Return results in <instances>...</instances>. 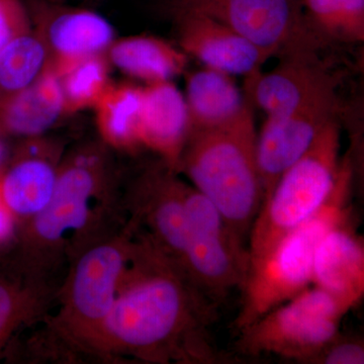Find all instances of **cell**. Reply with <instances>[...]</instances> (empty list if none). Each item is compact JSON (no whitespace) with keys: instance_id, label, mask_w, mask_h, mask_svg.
Segmentation results:
<instances>
[{"instance_id":"2","label":"cell","mask_w":364,"mask_h":364,"mask_svg":"<svg viewBox=\"0 0 364 364\" xmlns=\"http://www.w3.org/2000/svg\"><path fill=\"white\" fill-rule=\"evenodd\" d=\"M111 150L100 140L65 151L51 200L18 225L11 259L18 269L54 282L64 264L123 226V196Z\"/></svg>"},{"instance_id":"13","label":"cell","mask_w":364,"mask_h":364,"mask_svg":"<svg viewBox=\"0 0 364 364\" xmlns=\"http://www.w3.org/2000/svg\"><path fill=\"white\" fill-rule=\"evenodd\" d=\"M64 153L63 145L49 136L23 139L0 179V202L14 222L28 221L51 200Z\"/></svg>"},{"instance_id":"20","label":"cell","mask_w":364,"mask_h":364,"mask_svg":"<svg viewBox=\"0 0 364 364\" xmlns=\"http://www.w3.org/2000/svg\"><path fill=\"white\" fill-rule=\"evenodd\" d=\"M64 116L59 78L46 70L33 85L0 97V138L45 135Z\"/></svg>"},{"instance_id":"10","label":"cell","mask_w":364,"mask_h":364,"mask_svg":"<svg viewBox=\"0 0 364 364\" xmlns=\"http://www.w3.org/2000/svg\"><path fill=\"white\" fill-rule=\"evenodd\" d=\"M178 174L159 159L132 182L123 195V207L136 231L182 269L188 184Z\"/></svg>"},{"instance_id":"23","label":"cell","mask_w":364,"mask_h":364,"mask_svg":"<svg viewBox=\"0 0 364 364\" xmlns=\"http://www.w3.org/2000/svg\"><path fill=\"white\" fill-rule=\"evenodd\" d=\"M48 53L39 33L31 30L0 50V97L33 85L47 70Z\"/></svg>"},{"instance_id":"25","label":"cell","mask_w":364,"mask_h":364,"mask_svg":"<svg viewBox=\"0 0 364 364\" xmlns=\"http://www.w3.org/2000/svg\"><path fill=\"white\" fill-rule=\"evenodd\" d=\"M315 32L346 43L364 41V0H299Z\"/></svg>"},{"instance_id":"7","label":"cell","mask_w":364,"mask_h":364,"mask_svg":"<svg viewBox=\"0 0 364 364\" xmlns=\"http://www.w3.org/2000/svg\"><path fill=\"white\" fill-rule=\"evenodd\" d=\"M346 306L320 287H309L238 332L240 355L274 354L309 363L340 332Z\"/></svg>"},{"instance_id":"21","label":"cell","mask_w":364,"mask_h":364,"mask_svg":"<svg viewBox=\"0 0 364 364\" xmlns=\"http://www.w3.org/2000/svg\"><path fill=\"white\" fill-rule=\"evenodd\" d=\"M105 54L112 66L146 85L172 81L186 72L188 63L178 46L154 36L116 39Z\"/></svg>"},{"instance_id":"29","label":"cell","mask_w":364,"mask_h":364,"mask_svg":"<svg viewBox=\"0 0 364 364\" xmlns=\"http://www.w3.org/2000/svg\"><path fill=\"white\" fill-rule=\"evenodd\" d=\"M2 156V146L1 144H0V158Z\"/></svg>"},{"instance_id":"24","label":"cell","mask_w":364,"mask_h":364,"mask_svg":"<svg viewBox=\"0 0 364 364\" xmlns=\"http://www.w3.org/2000/svg\"><path fill=\"white\" fill-rule=\"evenodd\" d=\"M111 66L105 53L78 62L60 76L64 116L93 109L112 83Z\"/></svg>"},{"instance_id":"12","label":"cell","mask_w":364,"mask_h":364,"mask_svg":"<svg viewBox=\"0 0 364 364\" xmlns=\"http://www.w3.org/2000/svg\"><path fill=\"white\" fill-rule=\"evenodd\" d=\"M336 92L332 88L296 111L267 117L256 145L263 202L282 174L305 154L325 127L336 119Z\"/></svg>"},{"instance_id":"14","label":"cell","mask_w":364,"mask_h":364,"mask_svg":"<svg viewBox=\"0 0 364 364\" xmlns=\"http://www.w3.org/2000/svg\"><path fill=\"white\" fill-rule=\"evenodd\" d=\"M178 47L203 67L231 76L252 75L269 59L259 48L220 21L193 11H173Z\"/></svg>"},{"instance_id":"15","label":"cell","mask_w":364,"mask_h":364,"mask_svg":"<svg viewBox=\"0 0 364 364\" xmlns=\"http://www.w3.org/2000/svg\"><path fill=\"white\" fill-rule=\"evenodd\" d=\"M245 78L249 97L267 117L296 111L336 87L332 76L314 58V53L284 57L273 70H260Z\"/></svg>"},{"instance_id":"26","label":"cell","mask_w":364,"mask_h":364,"mask_svg":"<svg viewBox=\"0 0 364 364\" xmlns=\"http://www.w3.org/2000/svg\"><path fill=\"white\" fill-rule=\"evenodd\" d=\"M364 342L359 336L338 333L308 364H363Z\"/></svg>"},{"instance_id":"16","label":"cell","mask_w":364,"mask_h":364,"mask_svg":"<svg viewBox=\"0 0 364 364\" xmlns=\"http://www.w3.org/2000/svg\"><path fill=\"white\" fill-rule=\"evenodd\" d=\"M353 210L322 237L313 263V286L349 311L364 296V240L356 231Z\"/></svg>"},{"instance_id":"19","label":"cell","mask_w":364,"mask_h":364,"mask_svg":"<svg viewBox=\"0 0 364 364\" xmlns=\"http://www.w3.org/2000/svg\"><path fill=\"white\" fill-rule=\"evenodd\" d=\"M57 289L54 282L30 277L11 260L0 267V358L21 329L44 318Z\"/></svg>"},{"instance_id":"3","label":"cell","mask_w":364,"mask_h":364,"mask_svg":"<svg viewBox=\"0 0 364 364\" xmlns=\"http://www.w3.org/2000/svg\"><path fill=\"white\" fill-rule=\"evenodd\" d=\"M135 228L130 222L79 254L57 289L56 312H48L31 339L40 358L76 363L95 360L98 341L131 259Z\"/></svg>"},{"instance_id":"6","label":"cell","mask_w":364,"mask_h":364,"mask_svg":"<svg viewBox=\"0 0 364 364\" xmlns=\"http://www.w3.org/2000/svg\"><path fill=\"white\" fill-rule=\"evenodd\" d=\"M341 159L339 124L334 119L282 174L261 205L248 237L250 259L267 252L323 208L338 178Z\"/></svg>"},{"instance_id":"28","label":"cell","mask_w":364,"mask_h":364,"mask_svg":"<svg viewBox=\"0 0 364 364\" xmlns=\"http://www.w3.org/2000/svg\"><path fill=\"white\" fill-rule=\"evenodd\" d=\"M14 219L0 202V239L6 237L13 230Z\"/></svg>"},{"instance_id":"11","label":"cell","mask_w":364,"mask_h":364,"mask_svg":"<svg viewBox=\"0 0 364 364\" xmlns=\"http://www.w3.org/2000/svg\"><path fill=\"white\" fill-rule=\"evenodd\" d=\"M28 11L47 49V70L58 78L78 62L105 54L116 40L111 23L90 9L33 0Z\"/></svg>"},{"instance_id":"22","label":"cell","mask_w":364,"mask_h":364,"mask_svg":"<svg viewBox=\"0 0 364 364\" xmlns=\"http://www.w3.org/2000/svg\"><path fill=\"white\" fill-rule=\"evenodd\" d=\"M143 86L112 82L93 107L100 140L111 149L141 147L140 117Z\"/></svg>"},{"instance_id":"17","label":"cell","mask_w":364,"mask_h":364,"mask_svg":"<svg viewBox=\"0 0 364 364\" xmlns=\"http://www.w3.org/2000/svg\"><path fill=\"white\" fill-rule=\"evenodd\" d=\"M189 132L186 98L172 81L143 86L141 147L154 152L170 169L179 173Z\"/></svg>"},{"instance_id":"1","label":"cell","mask_w":364,"mask_h":364,"mask_svg":"<svg viewBox=\"0 0 364 364\" xmlns=\"http://www.w3.org/2000/svg\"><path fill=\"white\" fill-rule=\"evenodd\" d=\"M218 306L143 234L102 328L95 360L149 364H215L230 356L215 344L210 327Z\"/></svg>"},{"instance_id":"9","label":"cell","mask_w":364,"mask_h":364,"mask_svg":"<svg viewBox=\"0 0 364 364\" xmlns=\"http://www.w3.org/2000/svg\"><path fill=\"white\" fill-rule=\"evenodd\" d=\"M172 11H193L227 26L268 57L314 53L315 30L299 0H170Z\"/></svg>"},{"instance_id":"18","label":"cell","mask_w":364,"mask_h":364,"mask_svg":"<svg viewBox=\"0 0 364 364\" xmlns=\"http://www.w3.org/2000/svg\"><path fill=\"white\" fill-rule=\"evenodd\" d=\"M183 95L188 107L189 135L224 128L251 109L234 76L207 67L186 74Z\"/></svg>"},{"instance_id":"5","label":"cell","mask_w":364,"mask_h":364,"mask_svg":"<svg viewBox=\"0 0 364 364\" xmlns=\"http://www.w3.org/2000/svg\"><path fill=\"white\" fill-rule=\"evenodd\" d=\"M354 176L355 166L348 153L341 159L338 178L323 208L282 237L267 252L250 259L240 287L241 308L234 321L237 333L313 286L316 248L322 237L352 212Z\"/></svg>"},{"instance_id":"8","label":"cell","mask_w":364,"mask_h":364,"mask_svg":"<svg viewBox=\"0 0 364 364\" xmlns=\"http://www.w3.org/2000/svg\"><path fill=\"white\" fill-rule=\"evenodd\" d=\"M244 243L219 210L188 184L182 269L217 306L245 280L250 255Z\"/></svg>"},{"instance_id":"27","label":"cell","mask_w":364,"mask_h":364,"mask_svg":"<svg viewBox=\"0 0 364 364\" xmlns=\"http://www.w3.org/2000/svg\"><path fill=\"white\" fill-rule=\"evenodd\" d=\"M31 28L30 11L21 0H0V50Z\"/></svg>"},{"instance_id":"4","label":"cell","mask_w":364,"mask_h":364,"mask_svg":"<svg viewBox=\"0 0 364 364\" xmlns=\"http://www.w3.org/2000/svg\"><path fill=\"white\" fill-rule=\"evenodd\" d=\"M252 109L224 128L188 136L179 174L188 177L245 242L263 202Z\"/></svg>"}]
</instances>
